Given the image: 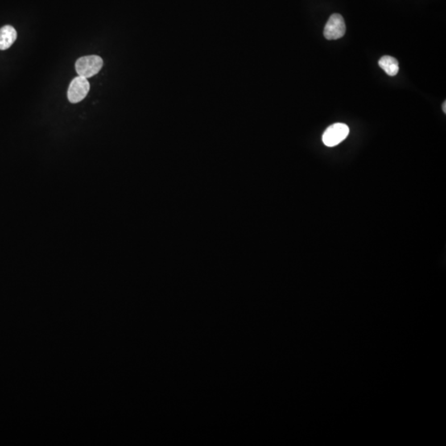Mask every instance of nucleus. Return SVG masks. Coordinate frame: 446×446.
Masks as SVG:
<instances>
[{"label":"nucleus","instance_id":"1","mask_svg":"<svg viewBox=\"0 0 446 446\" xmlns=\"http://www.w3.org/2000/svg\"><path fill=\"white\" fill-rule=\"evenodd\" d=\"M104 66V60L99 55H86L78 59L75 69L79 76L88 78L97 75Z\"/></svg>","mask_w":446,"mask_h":446},{"label":"nucleus","instance_id":"2","mask_svg":"<svg viewBox=\"0 0 446 446\" xmlns=\"http://www.w3.org/2000/svg\"><path fill=\"white\" fill-rule=\"evenodd\" d=\"M349 126L344 123H335L325 131L323 135V143L329 147L337 146L349 135Z\"/></svg>","mask_w":446,"mask_h":446},{"label":"nucleus","instance_id":"3","mask_svg":"<svg viewBox=\"0 0 446 446\" xmlns=\"http://www.w3.org/2000/svg\"><path fill=\"white\" fill-rule=\"evenodd\" d=\"M90 89V84L86 78L77 76L69 86L67 97L72 104H77L85 99Z\"/></svg>","mask_w":446,"mask_h":446},{"label":"nucleus","instance_id":"4","mask_svg":"<svg viewBox=\"0 0 446 446\" xmlns=\"http://www.w3.org/2000/svg\"><path fill=\"white\" fill-rule=\"evenodd\" d=\"M345 20L342 16L334 14L330 17L324 28V37L327 40H337L345 34Z\"/></svg>","mask_w":446,"mask_h":446},{"label":"nucleus","instance_id":"5","mask_svg":"<svg viewBox=\"0 0 446 446\" xmlns=\"http://www.w3.org/2000/svg\"><path fill=\"white\" fill-rule=\"evenodd\" d=\"M18 37V34L14 27L6 25L0 29V50H7L14 44Z\"/></svg>","mask_w":446,"mask_h":446},{"label":"nucleus","instance_id":"6","mask_svg":"<svg viewBox=\"0 0 446 446\" xmlns=\"http://www.w3.org/2000/svg\"><path fill=\"white\" fill-rule=\"evenodd\" d=\"M378 65L389 76H395V75H398V71H399L398 61L393 56H389V55L383 56L378 61Z\"/></svg>","mask_w":446,"mask_h":446},{"label":"nucleus","instance_id":"7","mask_svg":"<svg viewBox=\"0 0 446 446\" xmlns=\"http://www.w3.org/2000/svg\"><path fill=\"white\" fill-rule=\"evenodd\" d=\"M442 108H443V111H444V113H446V102H444V104H443V106H442Z\"/></svg>","mask_w":446,"mask_h":446}]
</instances>
